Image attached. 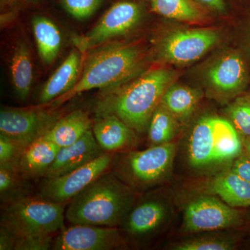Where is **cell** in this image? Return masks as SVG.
<instances>
[{
    "label": "cell",
    "instance_id": "obj_22",
    "mask_svg": "<svg viewBox=\"0 0 250 250\" xmlns=\"http://www.w3.org/2000/svg\"><path fill=\"white\" fill-rule=\"evenodd\" d=\"M202 97L201 90L173 83L166 90L160 103L182 123L188 121Z\"/></svg>",
    "mask_w": 250,
    "mask_h": 250
},
{
    "label": "cell",
    "instance_id": "obj_33",
    "mask_svg": "<svg viewBox=\"0 0 250 250\" xmlns=\"http://www.w3.org/2000/svg\"><path fill=\"white\" fill-rule=\"evenodd\" d=\"M242 143H243V147L247 153V156L250 157V136H243L242 139Z\"/></svg>",
    "mask_w": 250,
    "mask_h": 250
},
{
    "label": "cell",
    "instance_id": "obj_18",
    "mask_svg": "<svg viewBox=\"0 0 250 250\" xmlns=\"http://www.w3.org/2000/svg\"><path fill=\"white\" fill-rule=\"evenodd\" d=\"M60 148L45 138L36 140L23 149L16 168L29 180L43 178L55 160Z\"/></svg>",
    "mask_w": 250,
    "mask_h": 250
},
{
    "label": "cell",
    "instance_id": "obj_13",
    "mask_svg": "<svg viewBox=\"0 0 250 250\" xmlns=\"http://www.w3.org/2000/svg\"><path fill=\"white\" fill-rule=\"evenodd\" d=\"M167 210L165 204L159 198L149 196L133 205L121 225L122 234L134 241H147L165 221ZM119 227V228H120Z\"/></svg>",
    "mask_w": 250,
    "mask_h": 250
},
{
    "label": "cell",
    "instance_id": "obj_24",
    "mask_svg": "<svg viewBox=\"0 0 250 250\" xmlns=\"http://www.w3.org/2000/svg\"><path fill=\"white\" fill-rule=\"evenodd\" d=\"M155 14L174 21L200 22L205 21L204 7L193 0H147Z\"/></svg>",
    "mask_w": 250,
    "mask_h": 250
},
{
    "label": "cell",
    "instance_id": "obj_27",
    "mask_svg": "<svg viewBox=\"0 0 250 250\" xmlns=\"http://www.w3.org/2000/svg\"><path fill=\"white\" fill-rule=\"evenodd\" d=\"M230 123L239 134L250 136V98L240 97L235 100L227 109Z\"/></svg>",
    "mask_w": 250,
    "mask_h": 250
},
{
    "label": "cell",
    "instance_id": "obj_21",
    "mask_svg": "<svg viewBox=\"0 0 250 250\" xmlns=\"http://www.w3.org/2000/svg\"><path fill=\"white\" fill-rule=\"evenodd\" d=\"M31 27L41 62L44 65H50L55 62L62 48L60 29L52 20L39 15L31 19Z\"/></svg>",
    "mask_w": 250,
    "mask_h": 250
},
{
    "label": "cell",
    "instance_id": "obj_17",
    "mask_svg": "<svg viewBox=\"0 0 250 250\" xmlns=\"http://www.w3.org/2000/svg\"><path fill=\"white\" fill-rule=\"evenodd\" d=\"M188 159L196 168L218 165L213 116L202 117L194 126L189 139Z\"/></svg>",
    "mask_w": 250,
    "mask_h": 250
},
{
    "label": "cell",
    "instance_id": "obj_20",
    "mask_svg": "<svg viewBox=\"0 0 250 250\" xmlns=\"http://www.w3.org/2000/svg\"><path fill=\"white\" fill-rule=\"evenodd\" d=\"M93 125L88 113L82 109L74 110L62 116L43 137L59 147H67L92 129Z\"/></svg>",
    "mask_w": 250,
    "mask_h": 250
},
{
    "label": "cell",
    "instance_id": "obj_11",
    "mask_svg": "<svg viewBox=\"0 0 250 250\" xmlns=\"http://www.w3.org/2000/svg\"><path fill=\"white\" fill-rule=\"evenodd\" d=\"M126 247V240L119 228L73 225L59 231L50 250H114Z\"/></svg>",
    "mask_w": 250,
    "mask_h": 250
},
{
    "label": "cell",
    "instance_id": "obj_10",
    "mask_svg": "<svg viewBox=\"0 0 250 250\" xmlns=\"http://www.w3.org/2000/svg\"><path fill=\"white\" fill-rule=\"evenodd\" d=\"M202 77L212 93L220 98H230L244 89L248 80V69L241 54L227 50L210 61Z\"/></svg>",
    "mask_w": 250,
    "mask_h": 250
},
{
    "label": "cell",
    "instance_id": "obj_1",
    "mask_svg": "<svg viewBox=\"0 0 250 250\" xmlns=\"http://www.w3.org/2000/svg\"><path fill=\"white\" fill-rule=\"evenodd\" d=\"M176 75L173 70L158 67L145 70L125 83L100 90L94 105L95 116L118 117L136 132H145Z\"/></svg>",
    "mask_w": 250,
    "mask_h": 250
},
{
    "label": "cell",
    "instance_id": "obj_19",
    "mask_svg": "<svg viewBox=\"0 0 250 250\" xmlns=\"http://www.w3.org/2000/svg\"><path fill=\"white\" fill-rule=\"evenodd\" d=\"M10 76L16 98L27 100L34 82V66L30 48L27 41L19 39L13 48L10 59Z\"/></svg>",
    "mask_w": 250,
    "mask_h": 250
},
{
    "label": "cell",
    "instance_id": "obj_30",
    "mask_svg": "<svg viewBox=\"0 0 250 250\" xmlns=\"http://www.w3.org/2000/svg\"><path fill=\"white\" fill-rule=\"evenodd\" d=\"M25 147L16 140L0 134V166H15Z\"/></svg>",
    "mask_w": 250,
    "mask_h": 250
},
{
    "label": "cell",
    "instance_id": "obj_5",
    "mask_svg": "<svg viewBox=\"0 0 250 250\" xmlns=\"http://www.w3.org/2000/svg\"><path fill=\"white\" fill-rule=\"evenodd\" d=\"M175 154L172 143L134 151L113 161V171L133 189H146L159 183L168 174Z\"/></svg>",
    "mask_w": 250,
    "mask_h": 250
},
{
    "label": "cell",
    "instance_id": "obj_23",
    "mask_svg": "<svg viewBox=\"0 0 250 250\" xmlns=\"http://www.w3.org/2000/svg\"><path fill=\"white\" fill-rule=\"evenodd\" d=\"M210 188L225 203L233 208L250 207V182L233 170L219 174Z\"/></svg>",
    "mask_w": 250,
    "mask_h": 250
},
{
    "label": "cell",
    "instance_id": "obj_26",
    "mask_svg": "<svg viewBox=\"0 0 250 250\" xmlns=\"http://www.w3.org/2000/svg\"><path fill=\"white\" fill-rule=\"evenodd\" d=\"M31 180L24 178L15 166H0L1 205L31 195Z\"/></svg>",
    "mask_w": 250,
    "mask_h": 250
},
{
    "label": "cell",
    "instance_id": "obj_16",
    "mask_svg": "<svg viewBox=\"0 0 250 250\" xmlns=\"http://www.w3.org/2000/svg\"><path fill=\"white\" fill-rule=\"evenodd\" d=\"M92 131L99 146L105 152H121L137 142L136 131L112 115L96 117Z\"/></svg>",
    "mask_w": 250,
    "mask_h": 250
},
{
    "label": "cell",
    "instance_id": "obj_9",
    "mask_svg": "<svg viewBox=\"0 0 250 250\" xmlns=\"http://www.w3.org/2000/svg\"><path fill=\"white\" fill-rule=\"evenodd\" d=\"M116 156V153L106 152L69 173L44 179L37 195L46 200L65 205L102 174L109 170Z\"/></svg>",
    "mask_w": 250,
    "mask_h": 250
},
{
    "label": "cell",
    "instance_id": "obj_32",
    "mask_svg": "<svg viewBox=\"0 0 250 250\" xmlns=\"http://www.w3.org/2000/svg\"><path fill=\"white\" fill-rule=\"evenodd\" d=\"M202 7L207 8L217 13H225L227 5L224 0H193Z\"/></svg>",
    "mask_w": 250,
    "mask_h": 250
},
{
    "label": "cell",
    "instance_id": "obj_6",
    "mask_svg": "<svg viewBox=\"0 0 250 250\" xmlns=\"http://www.w3.org/2000/svg\"><path fill=\"white\" fill-rule=\"evenodd\" d=\"M146 7L136 0H121L105 11L96 24L83 35L72 39L75 48L84 54L132 32L142 24Z\"/></svg>",
    "mask_w": 250,
    "mask_h": 250
},
{
    "label": "cell",
    "instance_id": "obj_34",
    "mask_svg": "<svg viewBox=\"0 0 250 250\" xmlns=\"http://www.w3.org/2000/svg\"><path fill=\"white\" fill-rule=\"evenodd\" d=\"M19 1H22V2L27 4L37 5L40 4L42 0H19Z\"/></svg>",
    "mask_w": 250,
    "mask_h": 250
},
{
    "label": "cell",
    "instance_id": "obj_31",
    "mask_svg": "<svg viewBox=\"0 0 250 250\" xmlns=\"http://www.w3.org/2000/svg\"><path fill=\"white\" fill-rule=\"evenodd\" d=\"M231 170L250 182V157L248 156H238L233 163Z\"/></svg>",
    "mask_w": 250,
    "mask_h": 250
},
{
    "label": "cell",
    "instance_id": "obj_2",
    "mask_svg": "<svg viewBox=\"0 0 250 250\" xmlns=\"http://www.w3.org/2000/svg\"><path fill=\"white\" fill-rule=\"evenodd\" d=\"M147 52L138 43L111 41L95 47L83 54L80 78L75 86L46 105L59 108L83 92L125 83L147 70Z\"/></svg>",
    "mask_w": 250,
    "mask_h": 250
},
{
    "label": "cell",
    "instance_id": "obj_29",
    "mask_svg": "<svg viewBox=\"0 0 250 250\" xmlns=\"http://www.w3.org/2000/svg\"><path fill=\"white\" fill-rule=\"evenodd\" d=\"M62 9L77 21H85L95 14L105 0H59Z\"/></svg>",
    "mask_w": 250,
    "mask_h": 250
},
{
    "label": "cell",
    "instance_id": "obj_28",
    "mask_svg": "<svg viewBox=\"0 0 250 250\" xmlns=\"http://www.w3.org/2000/svg\"><path fill=\"white\" fill-rule=\"evenodd\" d=\"M234 243L229 238L218 236H208L191 238L174 245L176 250H229Z\"/></svg>",
    "mask_w": 250,
    "mask_h": 250
},
{
    "label": "cell",
    "instance_id": "obj_7",
    "mask_svg": "<svg viewBox=\"0 0 250 250\" xmlns=\"http://www.w3.org/2000/svg\"><path fill=\"white\" fill-rule=\"evenodd\" d=\"M220 31L209 28L169 31L156 42L154 58L165 63L184 65L196 62L220 41Z\"/></svg>",
    "mask_w": 250,
    "mask_h": 250
},
{
    "label": "cell",
    "instance_id": "obj_14",
    "mask_svg": "<svg viewBox=\"0 0 250 250\" xmlns=\"http://www.w3.org/2000/svg\"><path fill=\"white\" fill-rule=\"evenodd\" d=\"M99 146L92 129L77 142L61 147L53 164L49 167L43 179L60 177L98 159L105 154Z\"/></svg>",
    "mask_w": 250,
    "mask_h": 250
},
{
    "label": "cell",
    "instance_id": "obj_4",
    "mask_svg": "<svg viewBox=\"0 0 250 250\" xmlns=\"http://www.w3.org/2000/svg\"><path fill=\"white\" fill-rule=\"evenodd\" d=\"M134 200V189L108 170L69 202L65 219L72 225L119 228Z\"/></svg>",
    "mask_w": 250,
    "mask_h": 250
},
{
    "label": "cell",
    "instance_id": "obj_15",
    "mask_svg": "<svg viewBox=\"0 0 250 250\" xmlns=\"http://www.w3.org/2000/svg\"><path fill=\"white\" fill-rule=\"evenodd\" d=\"M83 59L82 52L77 48L72 49L42 85L38 97L37 104H48L71 90L80 78Z\"/></svg>",
    "mask_w": 250,
    "mask_h": 250
},
{
    "label": "cell",
    "instance_id": "obj_12",
    "mask_svg": "<svg viewBox=\"0 0 250 250\" xmlns=\"http://www.w3.org/2000/svg\"><path fill=\"white\" fill-rule=\"evenodd\" d=\"M241 222L239 211L213 197L203 196L190 202L184 213L187 232L215 231L232 228Z\"/></svg>",
    "mask_w": 250,
    "mask_h": 250
},
{
    "label": "cell",
    "instance_id": "obj_3",
    "mask_svg": "<svg viewBox=\"0 0 250 250\" xmlns=\"http://www.w3.org/2000/svg\"><path fill=\"white\" fill-rule=\"evenodd\" d=\"M65 205L36 195L1 205L0 229L9 233L14 250H50L64 226Z\"/></svg>",
    "mask_w": 250,
    "mask_h": 250
},
{
    "label": "cell",
    "instance_id": "obj_8",
    "mask_svg": "<svg viewBox=\"0 0 250 250\" xmlns=\"http://www.w3.org/2000/svg\"><path fill=\"white\" fill-rule=\"evenodd\" d=\"M64 115L60 107L48 105L24 108L4 106L0 111V134L26 147L43 137Z\"/></svg>",
    "mask_w": 250,
    "mask_h": 250
},
{
    "label": "cell",
    "instance_id": "obj_25",
    "mask_svg": "<svg viewBox=\"0 0 250 250\" xmlns=\"http://www.w3.org/2000/svg\"><path fill=\"white\" fill-rule=\"evenodd\" d=\"M179 124L175 117L164 105L159 104L148 125L149 147L170 143L177 134Z\"/></svg>",
    "mask_w": 250,
    "mask_h": 250
}]
</instances>
